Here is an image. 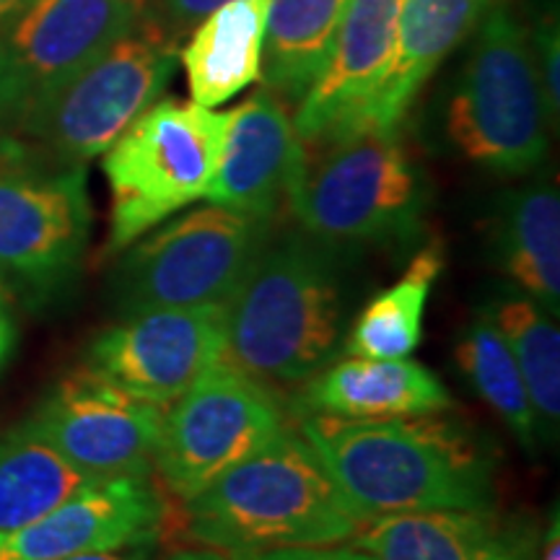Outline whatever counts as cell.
<instances>
[{"mask_svg": "<svg viewBox=\"0 0 560 560\" xmlns=\"http://www.w3.org/2000/svg\"><path fill=\"white\" fill-rule=\"evenodd\" d=\"M446 410L405 418L299 416L301 436L363 522L429 509H488L495 459L488 441Z\"/></svg>", "mask_w": 560, "mask_h": 560, "instance_id": "obj_1", "label": "cell"}, {"mask_svg": "<svg viewBox=\"0 0 560 560\" xmlns=\"http://www.w3.org/2000/svg\"><path fill=\"white\" fill-rule=\"evenodd\" d=\"M361 524L310 441L291 425L187 501L192 540L231 558L348 542Z\"/></svg>", "mask_w": 560, "mask_h": 560, "instance_id": "obj_2", "label": "cell"}, {"mask_svg": "<svg viewBox=\"0 0 560 560\" xmlns=\"http://www.w3.org/2000/svg\"><path fill=\"white\" fill-rule=\"evenodd\" d=\"M342 285L330 247L265 242L226 301V353L265 384H304L342 350Z\"/></svg>", "mask_w": 560, "mask_h": 560, "instance_id": "obj_3", "label": "cell"}, {"mask_svg": "<svg viewBox=\"0 0 560 560\" xmlns=\"http://www.w3.org/2000/svg\"><path fill=\"white\" fill-rule=\"evenodd\" d=\"M285 206L327 247L410 244L423 229L425 179L400 130L332 128L301 140Z\"/></svg>", "mask_w": 560, "mask_h": 560, "instance_id": "obj_4", "label": "cell"}, {"mask_svg": "<svg viewBox=\"0 0 560 560\" xmlns=\"http://www.w3.org/2000/svg\"><path fill=\"white\" fill-rule=\"evenodd\" d=\"M226 112L195 102H153L104 151L109 231L104 257L122 255L159 223L206 198L219 170Z\"/></svg>", "mask_w": 560, "mask_h": 560, "instance_id": "obj_5", "label": "cell"}, {"mask_svg": "<svg viewBox=\"0 0 560 560\" xmlns=\"http://www.w3.org/2000/svg\"><path fill=\"white\" fill-rule=\"evenodd\" d=\"M446 138L467 161L503 177L535 172L548 156L550 112L535 50L503 5L480 19L446 104Z\"/></svg>", "mask_w": 560, "mask_h": 560, "instance_id": "obj_6", "label": "cell"}, {"mask_svg": "<svg viewBox=\"0 0 560 560\" xmlns=\"http://www.w3.org/2000/svg\"><path fill=\"white\" fill-rule=\"evenodd\" d=\"M179 45L153 21L140 19L50 100L13 125L24 143L55 166H83L159 102L177 68Z\"/></svg>", "mask_w": 560, "mask_h": 560, "instance_id": "obj_7", "label": "cell"}, {"mask_svg": "<svg viewBox=\"0 0 560 560\" xmlns=\"http://www.w3.org/2000/svg\"><path fill=\"white\" fill-rule=\"evenodd\" d=\"M270 240V221L208 206L132 242L115 270L125 314L226 304Z\"/></svg>", "mask_w": 560, "mask_h": 560, "instance_id": "obj_8", "label": "cell"}, {"mask_svg": "<svg viewBox=\"0 0 560 560\" xmlns=\"http://www.w3.org/2000/svg\"><path fill=\"white\" fill-rule=\"evenodd\" d=\"M285 425L276 392L221 359L164 410L153 470L190 501Z\"/></svg>", "mask_w": 560, "mask_h": 560, "instance_id": "obj_9", "label": "cell"}, {"mask_svg": "<svg viewBox=\"0 0 560 560\" xmlns=\"http://www.w3.org/2000/svg\"><path fill=\"white\" fill-rule=\"evenodd\" d=\"M91 236L83 166H34L13 143L0 153V280L50 296L73 280Z\"/></svg>", "mask_w": 560, "mask_h": 560, "instance_id": "obj_10", "label": "cell"}, {"mask_svg": "<svg viewBox=\"0 0 560 560\" xmlns=\"http://www.w3.org/2000/svg\"><path fill=\"white\" fill-rule=\"evenodd\" d=\"M143 11V0H30L0 30V125L50 100Z\"/></svg>", "mask_w": 560, "mask_h": 560, "instance_id": "obj_11", "label": "cell"}, {"mask_svg": "<svg viewBox=\"0 0 560 560\" xmlns=\"http://www.w3.org/2000/svg\"><path fill=\"white\" fill-rule=\"evenodd\" d=\"M226 355V304L145 310L96 335L83 369L170 408Z\"/></svg>", "mask_w": 560, "mask_h": 560, "instance_id": "obj_12", "label": "cell"}, {"mask_svg": "<svg viewBox=\"0 0 560 560\" xmlns=\"http://www.w3.org/2000/svg\"><path fill=\"white\" fill-rule=\"evenodd\" d=\"M164 410L81 369L55 384L30 423L91 478L151 475Z\"/></svg>", "mask_w": 560, "mask_h": 560, "instance_id": "obj_13", "label": "cell"}, {"mask_svg": "<svg viewBox=\"0 0 560 560\" xmlns=\"http://www.w3.org/2000/svg\"><path fill=\"white\" fill-rule=\"evenodd\" d=\"M164 501L151 475L100 478L37 522L0 532V560H66L83 552L156 545Z\"/></svg>", "mask_w": 560, "mask_h": 560, "instance_id": "obj_14", "label": "cell"}, {"mask_svg": "<svg viewBox=\"0 0 560 560\" xmlns=\"http://www.w3.org/2000/svg\"><path fill=\"white\" fill-rule=\"evenodd\" d=\"M301 140L289 109L260 89L226 112V136L206 200L252 219H276L296 172Z\"/></svg>", "mask_w": 560, "mask_h": 560, "instance_id": "obj_15", "label": "cell"}, {"mask_svg": "<svg viewBox=\"0 0 560 560\" xmlns=\"http://www.w3.org/2000/svg\"><path fill=\"white\" fill-rule=\"evenodd\" d=\"M350 548L371 560H535L532 522L488 509H429L366 520Z\"/></svg>", "mask_w": 560, "mask_h": 560, "instance_id": "obj_16", "label": "cell"}, {"mask_svg": "<svg viewBox=\"0 0 560 560\" xmlns=\"http://www.w3.org/2000/svg\"><path fill=\"white\" fill-rule=\"evenodd\" d=\"M488 5L490 0H397L387 68L361 107L332 128L400 130L420 86L470 37Z\"/></svg>", "mask_w": 560, "mask_h": 560, "instance_id": "obj_17", "label": "cell"}, {"mask_svg": "<svg viewBox=\"0 0 560 560\" xmlns=\"http://www.w3.org/2000/svg\"><path fill=\"white\" fill-rule=\"evenodd\" d=\"M397 0H348L330 55L299 100L293 128L301 140L348 120L376 86L395 42Z\"/></svg>", "mask_w": 560, "mask_h": 560, "instance_id": "obj_18", "label": "cell"}, {"mask_svg": "<svg viewBox=\"0 0 560 560\" xmlns=\"http://www.w3.org/2000/svg\"><path fill=\"white\" fill-rule=\"evenodd\" d=\"M450 389L410 359H348L322 369L299 395V416L405 418L452 408Z\"/></svg>", "mask_w": 560, "mask_h": 560, "instance_id": "obj_19", "label": "cell"}, {"mask_svg": "<svg viewBox=\"0 0 560 560\" xmlns=\"http://www.w3.org/2000/svg\"><path fill=\"white\" fill-rule=\"evenodd\" d=\"M270 0H229L195 26L179 60L195 104L215 109L262 75Z\"/></svg>", "mask_w": 560, "mask_h": 560, "instance_id": "obj_20", "label": "cell"}, {"mask_svg": "<svg viewBox=\"0 0 560 560\" xmlns=\"http://www.w3.org/2000/svg\"><path fill=\"white\" fill-rule=\"evenodd\" d=\"M493 252L516 291L558 314L560 195L556 182L540 179L501 200L493 221Z\"/></svg>", "mask_w": 560, "mask_h": 560, "instance_id": "obj_21", "label": "cell"}, {"mask_svg": "<svg viewBox=\"0 0 560 560\" xmlns=\"http://www.w3.org/2000/svg\"><path fill=\"white\" fill-rule=\"evenodd\" d=\"M94 480L26 420L0 436V532L37 522Z\"/></svg>", "mask_w": 560, "mask_h": 560, "instance_id": "obj_22", "label": "cell"}, {"mask_svg": "<svg viewBox=\"0 0 560 560\" xmlns=\"http://www.w3.org/2000/svg\"><path fill=\"white\" fill-rule=\"evenodd\" d=\"M348 0H270L260 81L272 94L301 100L330 55Z\"/></svg>", "mask_w": 560, "mask_h": 560, "instance_id": "obj_23", "label": "cell"}, {"mask_svg": "<svg viewBox=\"0 0 560 560\" xmlns=\"http://www.w3.org/2000/svg\"><path fill=\"white\" fill-rule=\"evenodd\" d=\"M444 270V249L429 244L408 262L402 278L376 293L350 327L342 353L350 359H410L423 338L431 289Z\"/></svg>", "mask_w": 560, "mask_h": 560, "instance_id": "obj_24", "label": "cell"}, {"mask_svg": "<svg viewBox=\"0 0 560 560\" xmlns=\"http://www.w3.org/2000/svg\"><path fill=\"white\" fill-rule=\"evenodd\" d=\"M486 314L522 371L537 425L545 436H556L560 420V332L558 314L545 310L524 293H503L486 304Z\"/></svg>", "mask_w": 560, "mask_h": 560, "instance_id": "obj_25", "label": "cell"}, {"mask_svg": "<svg viewBox=\"0 0 560 560\" xmlns=\"http://www.w3.org/2000/svg\"><path fill=\"white\" fill-rule=\"evenodd\" d=\"M457 366L470 387L478 392L480 400L509 425L524 452L535 454L540 425H537L529 392L524 387L522 371L506 340L501 338L499 327L493 325L486 310L475 314V319L462 330Z\"/></svg>", "mask_w": 560, "mask_h": 560, "instance_id": "obj_26", "label": "cell"}, {"mask_svg": "<svg viewBox=\"0 0 560 560\" xmlns=\"http://www.w3.org/2000/svg\"><path fill=\"white\" fill-rule=\"evenodd\" d=\"M223 3H229V0H151L143 13L166 37L179 45L187 32H192L210 11H215Z\"/></svg>", "mask_w": 560, "mask_h": 560, "instance_id": "obj_27", "label": "cell"}, {"mask_svg": "<svg viewBox=\"0 0 560 560\" xmlns=\"http://www.w3.org/2000/svg\"><path fill=\"white\" fill-rule=\"evenodd\" d=\"M535 42H537V73H540L545 104H548L550 120H558L560 112V37H558V21L545 19L540 26L535 30Z\"/></svg>", "mask_w": 560, "mask_h": 560, "instance_id": "obj_28", "label": "cell"}, {"mask_svg": "<svg viewBox=\"0 0 560 560\" xmlns=\"http://www.w3.org/2000/svg\"><path fill=\"white\" fill-rule=\"evenodd\" d=\"M234 560H371L366 552L355 548H335V545H293V548H276L240 556Z\"/></svg>", "mask_w": 560, "mask_h": 560, "instance_id": "obj_29", "label": "cell"}, {"mask_svg": "<svg viewBox=\"0 0 560 560\" xmlns=\"http://www.w3.org/2000/svg\"><path fill=\"white\" fill-rule=\"evenodd\" d=\"M66 560H153V545H128V548L83 552Z\"/></svg>", "mask_w": 560, "mask_h": 560, "instance_id": "obj_30", "label": "cell"}, {"mask_svg": "<svg viewBox=\"0 0 560 560\" xmlns=\"http://www.w3.org/2000/svg\"><path fill=\"white\" fill-rule=\"evenodd\" d=\"M13 346H16V322H13V314L5 306V301L0 299V369L11 359Z\"/></svg>", "mask_w": 560, "mask_h": 560, "instance_id": "obj_31", "label": "cell"}, {"mask_svg": "<svg viewBox=\"0 0 560 560\" xmlns=\"http://www.w3.org/2000/svg\"><path fill=\"white\" fill-rule=\"evenodd\" d=\"M540 560H560V522H558V506L552 509L550 527L545 532V540L540 548Z\"/></svg>", "mask_w": 560, "mask_h": 560, "instance_id": "obj_32", "label": "cell"}, {"mask_svg": "<svg viewBox=\"0 0 560 560\" xmlns=\"http://www.w3.org/2000/svg\"><path fill=\"white\" fill-rule=\"evenodd\" d=\"M170 560H234L231 556H226V552L221 550H179L174 552V556Z\"/></svg>", "mask_w": 560, "mask_h": 560, "instance_id": "obj_33", "label": "cell"}, {"mask_svg": "<svg viewBox=\"0 0 560 560\" xmlns=\"http://www.w3.org/2000/svg\"><path fill=\"white\" fill-rule=\"evenodd\" d=\"M26 3H30V0H0V30H3L5 21H9L11 16H16V13L24 9Z\"/></svg>", "mask_w": 560, "mask_h": 560, "instance_id": "obj_34", "label": "cell"}, {"mask_svg": "<svg viewBox=\"0 0 560 560\" xmlns=\"http://www.w3.org/2000/svg\"><path fill=\"white\" fill-rule=\"evenodd\" d=\"M143 3H145V5H149V3H151V0H143Z\"/></svg>", "mask_w": 560, "mask_h": 560, "instance_id": "obj_35", "label": "cell"}]
</instances>
